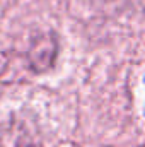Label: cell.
I'll return each instance as SVG.
<instances>
[{"label": "cell", "instance_id": "cell-2", "mask_svg": "<svg viewBox=\"0 0 145 147\" xmlns=\"http://www.w3.org/2000/svg\"><path fill=\"white\" fill-rule=\"evenodd\" d=\"M9 84V60L0 53V92Z\"/></svg>", "mask_w": 145, "mask_h": 147}, {"label": "cell", "instance_id": "cell-1", "mask_svg": "<svg viewBox=\"0 0 145 147\" xmlns=\"http://www.w3.org/2000/svg\"><path fill=\"white\" fill-rule=\"evenodd\" d=\"M56 57V41L55 38L46 34V36L38 38L33 43L29 53H28V60H29V67L36 72L48 70Z\"/></svg>", "mask_w": 145, "mask_h": 147}]
</instances>
